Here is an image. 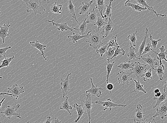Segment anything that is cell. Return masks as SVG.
Masks as SVG:
<instances>
[{"label": "cell", "mask_w": 167, "mask_h": 123, "mask_svg": "<svg viewBox=\"0 0 167 123\" xmlns=\"http://www.w3.org/2000/svg\"><path fill=\"white\" fill-rule=\"evenodd\" d=\"M166 99H167V90L163 91L160 97L158 98H154L153 100L156 101V103L155 105L154 106L153 108H155L160 103Z\"/></svg>", "instance_id": "f546056e"}, {"label": "cell", "mask_w": 167, "mask_h": 123, "mask_svg": "<svg viewBox=\"0 0 167 123\" xmlns=\"http://www.w3.org/2000/svg\"><path fill=\"white\" fill-rule=\"evenodd\" d=\"M134 66V64L131 61H129L127 62L124 61L123 63L120 64L118 66V68L123 70V71H127L128 70L133 69Z\"/></svg>", "instance_id": "f1b7e54d"}, {"label": "cell", "mask_w": 167, "mask_h": 123, "mask_svg": "<svg viewBox=\"0 0 167 123\" xmlns=\"http://www.w3.org/2000/svg\"><path fill=\"white\" fill-rule=\"evenodd\" d=\"M5 95H9L11 96V97H12V95L11 94L6 93V92H0V97Z\"/></svg>", "instance_id": "f5cc1de1"}, {"label": "cell", "mask_w": 167, "mask_h": 123, "mask_svg": "<svg viewBox=\"0 0 167 123\" xmlns=\"http://www.w3.org/2000/svg\"><path fill=\"white\" fill-rule=\"evenodd\" d=\"M79 25L77 27L74 28V30L78 31L79 32H80L82 35H85V32H86L87 28V23H86V19L85 18V19L83 21V23L81 24L78 23Z\"/></svg>", "instance_id": "1f68e13d"}, {"label": "cell", "mask_w": 167, "mask_h": 123, "mask_svg": "<svg viewBox=\"0 0 167 123\" xmlns=\"http://www.w3.org/2000/svg\"><path fill=\"white\" fill-rule=\"evenodd\" d=\"M75 6L73 5L72 0H68L67 8H68L69 13H70V15L72 16V17L75 20L77 23H79V22L77 21L76 15H75Z\"/></svg>", "instance_id": "83f0119b"}, {"label": "cell", "mask_w": 167, "mask_h": 123, "mask_svg": "<svg viewBox=\"0 0 167 123\" xmlns=\"http://www.w3.org/2000/svg\"><path fill=\"white\" fill-rule=\"evenodd\" d=\"M5 99V98H4L3 99H2L1 100V101L0 102V108H2V103L3 102H4V101Z\"/></svg>", "instance_id": "6f0895ef"}, {"label": "cell", "mask_w": 167, "mask_h": 123, "mask_svg": "<svg viewBox=\"0 0 167 123\" xmlns=\"http://www.w3.org/2000/svg\"><path fill=\"white\" fill-rule=\"evenodd\" d=\"M73 34L72 36L68 35L67 36V38L69 39L70 41L72 42L73 43H77L78 40L87 37V36L89 35L90 33V31H89L87 35H81L78 34L74 33L73 32Z\"/></svg>", "instance_id": "603a6c76"}, {"label": "cell", "mask_w": 167, "mask_h": 123, "mask_svg": "<svg viewBox=\"0 0 167 123\" xmlns=\"http://www.w3.org/2000/svg\"><path fill=\"white\" fill-rule=\"evenodd\" d=\"M11 26L9 24V20L7 25L4 24L3 26L0 25V38L2 40L3 44L5 43L6 37L10 36L9 34V30Z\"/></svg>", "instance_id": "5bb4252c"}, {"label": "cell", "mask_w": 167, "mask_h": 123, "mask_svg": "<svg viewBox=\"0 0 167 123\" xmlns=\"http://www.w3.org/2000/svg\"><path fill=\"white\" fill-rule=\"evenodd\" d=\"M87 37L88 40L86 42L89 43L90 46L93 49L99 48L103 45L102 40L105 38L103 31L97 29L91 30L90 34Z\"/></svg>", "instance_id": "6da1fadb"}, {"label": "cell", "mask_w": 167, "mask_h": 123, "mask_svg": "<svg viewBox=\"0 0 167 123\" xmlns=\"http://www.w3.org/2000/svg\"><path fill=\"white\" fill-rule=\"evenodd\" d=\"M43 1L44 2H47V4L50 3V0H44Z\"/></svg>", "instance_id": "91938a15"}, {"label": "cell", "mask_w": 167, "mask_h": 123, "mask_svg": "<svg viewBox=\"0 0 167 123\" xmlns=\"http://www.w3.org/2000/svg\"><path fill=\"white\" fill-rule=\"evenodd\" d=\"M26 5V11L28 13H34V17L38 14L41 15L42 11H46L45 8L42 5L41 0H22Z\"/></svg>", "instance_id": "7a4b0ae2"}, {"label": "cell", "mask_w": 167, "mask_h": 123, "mask_svg": "<svg viewBox=\"0 0 167 123\" xmlns=\"http://www.w3.org/2000/svg\"><path fill=\"white\" fill-rule=\"evenodd\" d=\"M165 70V66L162 63L160 64L157 68H154L153 70L159 76V81H162L163 80Z\"/></svg>", "instance_id": "4316f807"}, {"label": "cell", "mask_w": 167, "mask_h": 123, "mask_svg": "<svg viewBox=\"0 0 167 123\" xmlns=\"http://www.w3.org/2000/svg\"><path fill=\"white\" fill-rule=\"evenodd\" d=\"M95 9L93 8L92 11L87 14L86 16V23L87 24L95 23L98 18L95 11Z\"/></svg>", "instance_id": "44dd1931"}, {"label": "cell", "mask_w": 167, "mask_h": 123, "mask_svg": "<svg viewBox=\"0 0 167 123\" xmlns=\"http://www.w3.org/2000/svg\"><path fill=\"white\" fill-rule=\"evenodd\" d=\"M162 93L160 92H158L157 93L155 94V97L158 98L161 95Z\"/></svg>", "instance_id": "9f6ffc18"}, {"label": "cell", "mask_w": 167, "mask_h": 123, "mask_svg": "<svg viewBox=\"0 0 167 123\" xmlns=\"http://www.w3.org/2000/svg\"><path fill=\"white\" fill-rule=\"evenodd\" d=\"M139 5H136L132 3L129 0H127L125 3V5L126 7H131L133 11H139L142 13V11H146L147 10L145 8H142L139 6Z\"/></svg>", "instance_id": "cb8c5ba5"}, {"label": "cell", "mask_w": 167, "mask_h": 123, "mask_svg": "<svg viewBox=\"0 0 167 123\" xmlns=\"http://www.w3.org/2000/svg\"><path fill=\"white\" fill-rule=\"evenodd\" d=\"M134 66L132 70V73L135 74L138 79L141 77L147 70V64H141L139 62H136L134 63Z\"/></svg>", "instance_id": "8992f818"}, {"label": "cell", "mask_w": 167, "mask_h": 123, "mask_svg": "<svg viewBox=\"0 0 167 123\" xmlns=\"http://www.w3.org/2000/svg\"><path fill=\"white\" fill-rule=\"evenodd\" d=\"M114 28V24L111 20V18H110L108 21L107 22L106 25L103 28L102 30L105 38L107 37L110 34L113 33Z\"/></svg>", "instance_id": "2e32d148"}, {"label": "cell", "mask_w": 167, "mask_h": 123, "mask_svg": "<svg viewBox=\"0 0 167 123\" xmlns=\"http://www.w3.org/2000/svg\"><path fill=\"white\" fill-rule=\"evenodd\" d=\"M152 68H151L150 69L148 70V71H146L142 74L141 77L143 79L144 82L149 81L150 79H152Z\"/></svg>", "instance_id": "b9f144b4"}, {"label": "cell", "mask_w": 167, "mask_h": 123, "mask_svg": "<svg viewBox=\"0 0 167 123\" xmlns=\"http://www.w3.org/2000/svg\"><path fill=\"white\" fill-rule=\"evenodd\" d=\"M2 77H0V80L2 79Z\"/></svg>", "instance_id": "94428289"}, {"label": "cell", "mask_w": 167, "mask_h": 123, "mask_svg": "<svg viewBox=\"0 0 167 123\" xmlns=\"http://www.w3.org/2000/svg\"><path fill=\"white\" fill-rule=\"evenodd\" d=\"M71 75V73L68 74L66 79H61V88L62 90L63 98H64L68 94V92L70 90V76Z\"/></svg>", "instance_id": "30bf717a"}, {"label": "cell", "mask_w": 167, "mask_h": 123, "mask_svg": "<svg viewBox=\"0 0 167 123\" xmlns=\"http://www.w3.org/2000/svg\"><path fill=\"white\" fill-rule=\"evenodd\" d=\"M11 46H9L8 47L0 48V58H1L3 57L6 58V52L8 50L11 49Z\"/></svg>", "instance_id": "bcb514c9"}, {"label": "cell", "mask_w": 167, "mask_h": 123, "mask_svg": "<svg viewBox=\"0 0 167 123\" xmlns=\"http://www.w3.org/2000/svg\"><path fill=\"white\" fill-rule=\"evenodd\" d=\"M149 40L151 42L152 47L154 48H156L158 42L161 41V39H159L158 40H154L153 39L152 36L151 34L150 35Z\"/></svg>", "instance_id": "f6af8a7d"}, {"label": "cell", "mask_w": 167, "mask_h": 123, "mask_svg": "<svg viewBox=\"0 0 167 123\" xmlns=\"http://www.w3.org/2000/svg\"><path fill=\"white\" fill-rule=\"evenodd\" d=\"M91 96L90 95L87 94L86 98L83 101L84 109L86 111L88 115L89 121V123H91V111L93 107V102L91 100Z\"/></svg>", "instance_id": "ba28073f"}, {"label": "cell", "mask_w": 167, "mask_h": 123, "mask_svg": "<svg viewBox=\"0 0 167 123\" xmlns=\"http://www.w3.org/2000/svg\"><path fill=\"white\" fill-rule=\"evenodd\" d=\"M14 56H13L11 58H5L3 60H2L1 64L0 65V70L2 68L9 67L12 60L14 59Z\"/></svg>", "instance_id": "60d3db41"}, {"label": "cell", "mask_w": 167, "mask_h": 123, "mask_svg": "<svg viewBox=\"0 0 167 123\" xmlns=\"http://www.w3.org/2000/svg\"><path fill=\"white\" fill-rule=\"evenodd\" d=\"M115 63V61L110 62V61H107V63H106L107 72L106 76V83L107 84L109 83V79L110 75L111 73L112 68H113Z\"/></svg>", "instance_id": "ab89813d"}, {"label": "cell", "mask_w": 167, "mask_h": 123, "mask_svg": "<svg viewBox=\"0 0 167 123\" xmlns=\"http://www.w3.org/2000/svg\"><path fill=\"white\" fill-rule=\"evenodd\" d=\"M93 103H95L96 104L100 105L103 107H104L105 108L103 109V111H105L108 108H109L110 111H111L112 110V108H113L119 107H126L127 106V105H122L121 104L114 103L112 102L110 98H108L107 100L105 101L97 100L96 101L93 102Z\"/></svg>", "instance_id": "5b68a950"}, {"label": "cell", "mask_w": 167, "mask_h": 123, "mask_svg": "<svg viewBox=\"0 0 167 123\" xmlns=\"http://www.w3.org/2000/svg\"><path fill=\"white\" fill-rule=\"evenodd\" d=\"M140 59L143 60L148 65H149L153 70L155 66L158 65V63L156 62V59L152 58L149 54H148L147 57H146L142 56L140 57Z\"/></svg>", "instance_id": "7402d4cb"}, {"label": "cell", "mask_w": 167, "mask_h": 123, "mask_svg": "<svg viewBox=\"0 0 167 123\" xmlns=\"http://www.w3.org/2000/svg\"><path fill=\"white\" fill-rule=\"evenodd\" d=\"M57 2L51 5L50 7V11L52 13L54 14H58L60 15H62V12L60 11L61 10L62 5H57Z\"/></svg>", "instance_id": "d590c367"}, {"label": "cell", "mask_w": 167, "mask_h": 123, "mask_svg": "<svg viewBox=\"0 0 167 123\" xmlns=\"http://www.w3.org/2000/svg\"><path fill=\"white\" fill-rule=\"evenodd\" d=\"M107 89L109 91H111L113 89L114 86L111 83H108L107 84L106 86Z\"/></svg>", "instance_id": "f907efd6"}, {"label": "cell", "mask_w": 167, "mask_h": 123, "mask_svg": "<svg viewBox=\"0 0 167 123\" xmlns=\"http://www.w3.org/2000/svg\"><path fill=\"white\" fill-rule=\"evenodd\" d=\"M0 123H2V122H0Z\"/></svg>", "instance_id": "e7e4bbea"}, {"label": "cell", "mask_w": 167, "mask_h": 123, "mask_svg": "<svg viewBox=\"0 0 167 123\" xmlns=\"http://www.w3.org/2000/svg\"><path fill=\"white\" fill-rule=\"evenodd\" d=\"M159 49L160 50L159 53H158L154 51L152 48H151L152 51L154 52L156 55L157 59L159 60L160 62V64H162V60H164L166 62H167V59L166 58V56L167 55V50L165 49L164 46L162 45L159 48Z\"/></svg>", "instance_id": "9a60e30c"}, {"label": "cell", "mask_w": 167, "mask_h": 123, "mask_svg": "<svg viewBox=\"0 0 167 123\" xmlns=\"http://www.w3.org/2000/svg\"><path fill=\"white\" fill-rule=\"evenodd\" d=\"M117 37V35H116L115 36H113L111 38L110 40L108 43H107L108 45V47H113V46H116V44L115 42V40L116 39Z\"/></svg>", "instance_id": "7dc6e473"}, {"label": "cell", "mask_w": 167, "mask_h": 123, "mask_svg": "<svg viewBox=\"0 0 167 123\" xmlns=\"http://www.w3.org/2000/svg\"><path fill=\"white\" fill-rule=\"evenodd\" d=\"M107 21L105 18H103L101 17H98L96 23L94 24V25L97 26L98 30H100L101 28L105 27L107 23Z\"/></svg>", "instance_id": "8d00e7d4"}, {"label": "cell", "mask_w": 167, "mask_h": 123, "mask_svg": "<svg viewBox=\"0 0 167 123\" xmlns=\"http://www.w3.org/2000/svg\"><path fill=\"white\" fill-rule=\"evenodd\" d=\"M108 47V45L107 44L105 45H103L100 47L99 49H97L96 52L97 53L100 54L101 57H103L104 54L106 52Z\"/></svg>", "instance_id": "ee69618b"}, {"label": "cell", "mask_w": 167, "mask_h": 123, "mask_svg": "<svg viewBox=\"0 0 167 123\" xmlns=\"http://www.w3.org/2000/svg\"><path fill=\"white\" fill-rule=\"evenodd\" d=\"M20 106V104L18 103L13 106H7L4 108L3 112H0V115L3 114V117L7 118L9 119H11L13 116L21 119V114L17 112Z\"/></svg>", "instance_id": "3957f363"}, {"label": "cell", "mask_w": 167, "mask_h": 123, "mask_svg": "<svg viewBox=\"0 0 167 123\" xmlns=\"http://www.w3.org/2000/svg\"><path fill=\"white\" fill-rule=\"evenodd\" d=\"M93 5H95V9L98 10L101 17L103 18H104L103 15V12L104 10H106V5H107L105 0H96L95 3L93 4Z\"/></svg>", "instance_id": "ac0fdd59"}, {"label": "cell", "mask_w": 167, "mask_h": 123, "mask_svg": "<svg viewBox=\"0 0 167 123\" xmlns=\"http://www.w3.org/2000/svg\"><path fill=\"white\" fill-rule=\"evenodd\" d=\"M152 47L151 44H148L147 46H145V47H144L143 51L142 53V56L144 55V54L149 53L151 52L152 51L151 50V48Z\"/></svg>", "instance_id": "c3c4849f"}, {"label": "cell", "mask_w": 167, "mask_h": 123, "mask_svg": "<svg viewBox=\"0 0 167 123\" xmlns=\"http://www.w3.org/2000/svg\"><path fill=\"white\" fill-rule=\"evenodd\" d=\"M90 80L92 86L91 88L84 92V93L88 94L92 96H96L98 98H100L102 95V91L103 90V88H98L97 86H95L93 83L92 78L90 79Z\"/></svg>", "instance_id": "8fae6325"}, {"label": "cell", "mask_w": 167, "mask_h": 123, "mask_svg": "<svg viewBox=\"0 0 167 123\" xmlns=\"http://www.w3.org/2000/svg\"><path fill=\"white\" fill-rule=\"evenodd\" d=\"M115 42L116 45V49L115 50L114 54L113 57L111 58L110 60L113 59V58H116L117 56L120 55L123 56H125L126 53V52L123 48H120V46L118 45L116 39L115 40Z\"/></svg>", "instance_id": "74e56055"}, {"label": "cell", "mask_w": 167, "mask_h": 123, "mask_svg": "<svg viewBox=\"0 0 167 123\" xmlns=\"http://www.w3.org/2000/svg\"><path fill=\"white\" fill-rule=\"evenodd\" d=\"M163 90V91L167 90V79L164 84Z\"/></svg>", "instance_id": "11a10c76"}, {"label": "cell", "mask_w": 167, "mask_h": 123, "mask_svg": "<svg viewBox=\"0 0 167 123\" xmlns=\"http://www.w3.org/2000/svg\"><path fill=\"white\" fill-rule=\"evenodd\" d=\"M93 0H91L88 2H82V5L78 8L79 10V15H82L88 14L90 11V8L93 5Z\"/></svg>", "instance_id": "d6986e66"}, {"label": "cell", "mask_w": 167, "mask_h": 123, "mask_svg": "<svg viewBox=\"0 0 167 123\" xmlns=\"http://www.w3.org/2000/svg\"><path fill=\"white\" fill-rule=\"evenodd\" d=\"M68 99V97L66 96V100L61 104V105L59 107V108L61 110L66 111L68 112V113L70 115H72V114L71 113L70 111L73 109V108L72 107L70 106V104H69Z\"/></svg>", "instance_id": "4dcf8cb0"}, {"label": "cell", "mask_w": 167, "mask_h": 123, "mask_svg": "<svg viewBox=\"0 0 167 123\" xmlns=\"http://www.w3.org/2000/svg\"><path fill=\"white\" fill-rule=\"evenodd\" d=\"M52 121V118L51 116H48L46 120L44 123H51Z\"/></svg>", "instance_id": "816d5d0a"}, {"label": "cell", "mask_w": 167, "mask_h": 123, "mask_svg": "<svg viewBox=\"0 0 167 123\" xmlns=\"http://www.w3.org/2000/svg\"><path fill=\"white\" fill-rule=\"evenodd\" d=\"M45 22H48L50 23H52L53 26H55L57 27V30L59 31H61L64 32V31H71L73 32V30H74V28H70L69 27L67 24V22L62 23L61 24H58L54 22V20L50 21V20H47Z\"/></svg>", "instance_id": "4fadbf2b"}, {"label": "cell", "mask_w": 167, "mask_h": 123, "mask_svg": "<svg viewBox=\"0 0 167 123\" xmlns=\"http://www.w3.org/2000/svg\"><path fill=\"white\" fill-rule=\"evenodd\" d=\"M134 82H135V88L134 89L133 92L138 93L140 92H143L144 94H146V92L144 90L143 86V85H142L140 83L139 79H138V81H136V79L134 80Z\"/></svg>", "instance_id": "836d02e7"}, {"label": "cell", "mask_w": 167, "mask_h": 123, "mask_svg": "<svg viewBox=\"0 0 167 123\" xmlns=\"http://www.w3.org/2000/svg\"><path fill=\"white\" fill-rule=\"evenodd\" d=\"M1 9H0V15H1Z\"/></svg>", "instance_id": "6125c7cd"}, {"label": "cell", "mask_w": 167, "mask_h": 123, "mask_svg": "<svg viewBox=\"0 0 167 123\" xmlns=\"http://www.w3.org/2000/svg\"><path fill=\"white\" fill-rule=\"evenodd\" d=\"M54 123H61V121L59 120L57 118H55Z\"/></svg>", "instance_id": "db71d44e"}, {"label": "cell", "mask_w": 167, "mask_h": 123, "mask_svg": "<svg viewBox=\"0 0 167 123\" xmlns=\"http://www.w3.org/2000/svg\"><path fill=\"white\" fill-rule=\"evenodd\" d=\"M135 1L137 2L139 5H140L143 6L145 7L146 8L148 9L149 11L151 12L152 13L155 14L156 17H159V16H161V17H163L164 16H166L165 15H161V14H159L155 11L153 7H150L148 5V4L146 3V0H135Z\"/></svg>", "instance_id": "ffe728a7"}, {"label": "cell", "mask_w": 167, "mask_h": 123, "mask_svg": "<svg viewBox=\"0 0 167 123\" xmlns=\"http://www.w3.org/2000/svg\"><path fill=\"white\" fill-rule=\"evenodd\" d=\"M7 93L12 95V97H14L16 100H18V98L21 94L25 92L23 87H19L17 84H14L11 88H8Z\"/></svg>", "instance_id": "9c48e42d"}, {"label": "cell", "mask_w": 167, "mask_h": 123, "mask_svg": "<svg viewBox=\"0 0 167 123\" xmlns=\"http://www.w3.org/2000/svg\"><path fill=\"white\" fill-rule=\"evenodd\" d=\"M116 49V46L108 47L106 52L105 53L106 57H107V61H110L111 58L113 57L115 54V50Z\"/></svg>", "instance_id": "f35d334b"}, {"label": "cell", "mask_w": 167, "mask_h": 123, "mask_svg": "<svg viewBox=\"0 0 167 123\" xmlns=\"http://www.w3.org/2000/svg\"><path fill=\"white\" fill-rule=\"evenodd\" d=\"M30 45H31L32 47L37 48L38 50L41 53V55L44 57V59L45 60H47L45 56L44 53V50H46V45L42 44L40 43L38 40H36V41H31L30 42Z\"/></svg>", "instance_id": "e0dca14e"}, {"label": "cell", "mask_w": 167, "mask_h": 123, "mask_svg": "<svg viewBox=\"0 0 167 123\" xmlns=\"http://www.w3.org/2000/svg\"><path fill=\"white\" fill-rule=\"evenodd\" d=\"M155 118L153 116L149 119L146 118L145 120L142 121V123H156Z\"/></svg>", "instance_id": "681fc988"}, {"label": "cell", "mask_w": 167, "mask_h": 123, "mask_svg": "<svg viewBox=\"0 0 167 123\" xmlns=\"http://www.w3.org/2000/svg\"><path fill=\"white\" fill-rule=\"evenodd\" d=\"M27 123H29V122H28Z\"/></svg>", "instance_id": "be15d7a7"}, {"label": "cell", "mask_w": 167, "mask_h": 123, "mask_svg": "<svg viewBox=\"0 0 167 123\" xmlns=\"http://www.w3.org/2000/svg\"><path fill=\"white\" fill-rule=\"evenodd\" d=\"M113 2V0H110L109 4V5H106V11L104 15V18L106 19L107 21L108 20H109L110 18H111L112 15L111 10L112 8V3Z\"/></svg>", "instance_id": "e575fe53"}, {"label": "cell", "mask_w": 167, "mask_h": 123, "mask_svg": "<svg viewBox=\"0 0 167 123\" xmlns=\"http://www.w3.org/2000/svg\"><path fill=\"white\" fill-rule=\"evenodd\" d=\"M136 48H134L133 46L130 45V47L129 48V51H128L127 56L129 58V61H131V60L138 59H140L138 57V56L137 53L135 52Z\"/></svg>", "instance_id": "d6a6232c"}, {"label": "cell", "mask_w": 167, "mask_h": 123, "mask_svg": "<svg viewBox=\"0 0 167 123\" xmlns=\"http://www.w3.org/2000/svg\"><path fill=\"white\" fill-rule=\"evenodd\" d=\"M148 29L147 28H146L145 31V35L144 36L143 41H142L141 45L139 47V50L137 53L138 56V57L140 60V57L142 56V53L143 51L144 47H145L146 41L148 39Z\"/></svg>", "instance_id": "484cf974"}, {"label": "cell", "mask_w": 167, "mask_h": 123, "mask_svg": "<svg viewBox=\"0 0 167 123\" xmlns=\"http://www.w3.org/2000/svg\"></svg>", "instance_id": "03108f58"}, {"label": "cell", "mask_w": 167, "mask_h": 123, "mask_svg": "<svg viewBox=\"0 0 167 123\" xmlns=\"http://www.w3.org/2000/svg\"><path fill=\"white\" fill-rule=\"evenodd\" d=\"M160 92V90L158 89H156L154 91V92L155 94H156L158 93V92Z\"/></svg>", "instance_id": "680465c9"}, {"label": "cell", "mask_w": 167, "mask_h": 123, "mask_svg": "<svg viewBox=\"0 0 167 123\" xmlns=\"http://www.w3.org/2000/svg\"><path fill=\"white\" fill-rule=\"evenodd\" d=\"M73 107L76 110L77 114H78V118H76V120H74V122L77 123L80 120V119L84 114H87V113L85 112L84 109L83 108V107L81 105L77 103H75L73 106Z\"/></svg>", "instance_id": "d4e9b609"}, {"label": "cell", "mask_w": 167, "mask_h": 123, "mask_svg": "<svg viewBox=\"0 0 167 123\" xmlns=\"http://www.w3.org/2000/svg\"><path fill=\"white\" fill-rule=\"evenodd\" d=\"M131 70L129 71H122L117 74L118 76V80L119 84H121L124 86L125 85L129 86V82L132 80L133 76H132Z\"/></svg>", "instance_id": "277c9868"}, {"label": "cell", "mask_w": 167, "mask_h": 123, "mask_svg": "<svg viewBox=\"0 0 167 123\" xmlns=\"http://www.w3.org/2000/svg\"><path fill=\"white\" fill-rule=\"evenodd\" d=\"M166 116H167V99L158 106L156 113L153 116L155 118L160 117L162 119Z\"/></svg>", "instance_id": "52a82bcc"}, {"label": "cell", "mask_w": 167, "mask_h": 123, "mask_svg": "<svg viewBox=\"0 0 167 123\" xmlns=\"http://www.w3.org/2000/svg\"><path fill=\"white\" fill-rule=\"evenodd\" d=\"M135 116L133 119L134 122L135 123H142V121L146 118L145 113L142 111V106L140 104L136 106Z\"/></svg>", "instance_id": "7c38bea8"}, {"label": "cell", "mask_w": 167, "mask_h": 123, "mask_svg": "<svg viewBox=\"0 0 167 123\" xmlns=\"http://www.w3.org/2000/svg\"><path fill=\"white\" fill-rule=\"evenodd\" d=\"M137 32L136 31V33L130 34L128 36L127 39L130 40V45H131L133 47H136V42L137 41V39L136 36V34Z\"/></svg>", "instance_id": "7bdbcfd3"}]
</instances>
